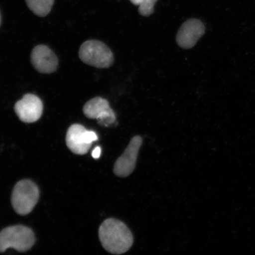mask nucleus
I'll return each instance as SVG.
<instances>
[{
	"instance_id": "10",
	"label": "nucleus",
	"mask_w": 255,
	"mask_h": 255,
	"mask_svg": "<svg viewBox=\"0 0 255 255\" xmlns=\"http://www.w3.org/2000/svg\"><path fill=\"white\" fill-rule=\"evenodd\" d=\"M31 62L34 69L43 74L55 72L58 66V59L55 54L42 44L35 47L32 50Z\"/></svg>"
},
{
	"instance_id": "6",
	"label": "nucleus",
	"mask_w": 255,
	"mask_h": 255,
	"mask_svg": "<svg viewBox=\"0 0 255 255\" xmlns=\"http://www.w3.org/2000/svg\"><path fill=\"white\" fill-rule=\"evenodd\" d=\"M83 112L88 119L97 120L101 126L110 127L116 121V114L103 98L96 97L89 101L83 108Z\"/></svg>"
},
{
	"instance_id": "11",
	"label": "nucleus",
	"mask_w": 255,
	"mask_h": 255,
	"mask_svg": "<svg viewBox=\"0 0 255 255\" xmlns=\"http://www.w3.org/2000/svg\"><path fill=\"white\" fill-rule=\"evenodd\" d=\"M28 7L35 14L44 17L49 14L54 0H25Z\"/></svg>"
},
{
	"instance_id": "5",
	"label": "nucleus",
	"mask_w": 255,
	"mask_h": 255,
	"mask_svg": "<svg viewBox=\"0 0 255 255\" xmlns=\"http://www.w3.org/2000/svg\"><path fill=\"white\" fill-rule=\"evenodd\" d=\"M98 135L94 131L88 130L80 124H73L66 133V145L75 154L84 155L90 149L92 143L97 141Z\"/></svg>"
},
{
	"instance_id": "4",
	"label": "nucleus",
	"mask_w": 255,
	"mask_h": 255,
	"mask_svg": "<svg viewBox=\"0 0 255 255\" xmlns=\"http://www.w3.org/2000/svg\"><path fill=\"white\" fill-rule=\"evenodd\" d=\"M39 198V190L36 184L29 180H21L12 191V206L18 215H27L33 210Z\"/></svg>"
},
{
	"instance_id": "15",
	"label": "nucleus",
	"mask_w": 255,
	"mask_h": 255,
	"mask_svg": "<svg viewBox=\"0 0 255 255\" xmlns=\"http://www.w3.org/2000/svg\"><path fill=\"white\" fill-rule=\"evenodd\" d=\"M0 21H1V20H0Z\"/></svg>"
},
{
	"instance_id": "14",
	"label": "nucleus",
	"mask_w": 255,
	"mask_h": 255,
	"mask_svg": "<svg viewBox=\"0 0 255 255\" xmlns=\"http://www.w3.org/2000/svg\"><path fill=\"white\" fill-rule=\"evenodd\" d=\"M130 1L135 5H139L141 4L143 0H130Z\"/></svg>"
},
{
	"instance_id": "1",
	"label": "nucleus",
	"mask_w": 255,
	"mask_h": 255,
	"mask_svg": "<svg viewBox=\"0 0 255 255\" xmlns=\"http://www.w3.org/2000/svg\"><path fill=\"white\" fill-rule=\"evenodd\" d=\"M101 244L108 253L121 255L132 247L133 239L131 232L125 223L115 219L105 221L99 229Z\"/></svg>"
},
{
	"instance_id": "2",
	"label": "nucleus",
	"mask_w": 255,
	"mask_h": 255,
	"mask_svg": "<svg viewBox=\"0 0 255 255\" xmlns=\"http://www.w3.org/2000/svg\"><path fill=\"white\" fill-rule=\"evenodd\" d=\"M35 242L31 229L22 225L9 226L0 232V253L8 248L23 253L30 250Z\"/></svg>"
},
{
	"instance_id": "13",
	"label": "nucleus",
	"mask_w": 255,
	"mask_h": 255,
	"mask_svg": "<svg viewBox=\"0 0 255 255\" xmlns=\"http://www.w3.org/2000/svg\"><path fill=\"white\" fill-rule=\"evenodd\" d=\"M101 153V149L100 147V146H97V147H96L93 151H92V155L93 158L95 159H98L100 157Z\"/></svg>"
},
{
	"instance_id": "7",
	"label": "nucleus",
	"mask_w": 255,
	"mask_h": 255,
	"mask_svg": "<svg viewBox=\"0 0 255 255\" xmlns=\"http://www.w3.org/2000/svg\"><path fill=\"white\" fill-rule=\"evenodd\" d=\"M142 139L140 136H135L130 140L124 154L118 158L114 165V171L117 176L127 177L135 170L137 157Z\"/></svg>"
},
{
	"instance_id": "12",
	"label": "nucleus",
	"mask_w": 255,
	"mask_h": 255,
	"mask_svg": "<svg viewBox=\"0 0 255 255\" xmlns=\"http://www.w3.org/2000/svg\"><path fill=\"white\" fill-rule=\"evenodd\" d=\"M158 0H143L141 4L139 5V14L144 17H148L154 11V5Z\"/></svg>"
},
{
	"instance_id": "9",
	"label": "nucleus",
	"mask_w": 255,
	"mask_h": 255,
	"mask_svg": "<svg viewBox=\"0 0 255 255\" xmlns=\"http://www.w3.org/2000/svg\"><path fill=\"white\" fill-rule=\"evenodd\" d=\"M205 33V27L202 21L191 18L184 22L178 30L176 36L178 45L184 49L195 46Z\"/></svg>"
},
{
	"instance_id": "8",
	"label": "nucleus",
	"mask_w": 255,
	"mask_h": 255,
	"mask_svg": "<svg viewBox=\"0 0 255 255\" xmlns=\"http://www.w3.org/2000/svg\"><path fill=\"white\" fill-rule=\"evenodd\" d=\"M14 111L22 122L33 123L39 120L42 116L43 105L36 95L27 94L16 103Z\"/></svg>"
},
{
	"instance_id": "3",
	"label": "nucleus",
	"mask_w": 255,
	"mask_h": 255,
	"mask_svg": "<svg viewBox=\"0 0 255 255\" xmlns=\"http://www.w3.org/2000/svg\"><path fill=\"white\" fill-rule=\"evenodd\" d=\"M79 56L84 63L97 68H109L114 62L111 50L106 44L99 40L85 41L80 47Z\"/></svg>"
}]
</instances>
